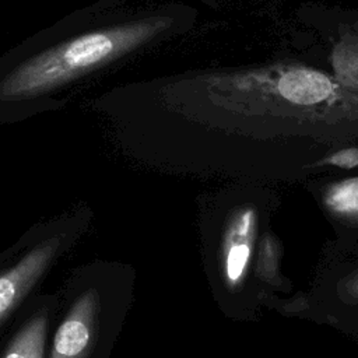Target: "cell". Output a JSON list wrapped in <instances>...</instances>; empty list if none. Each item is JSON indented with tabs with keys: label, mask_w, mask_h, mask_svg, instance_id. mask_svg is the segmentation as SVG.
Instances as JSON below:
<instances>
[{
	"label": "cell",
	"mask_w": 358,
	"mask_h": 358,
	"mask_svg": "<svg viewBox=\"0 0 358 358\" xmlns=\"http://www.w3.org/2000/svg\"><path fill=\"white\" fill-rule=\"evenodd\" d=\"M330 64L334 77L358 94V24L341 29L331 48Z\"/></svg>",
	"instance_id": "obj_8"
},
{
	"label": "cell",
	"mask_w": 358,
	"mask_h": 358,
	"mask_svg": "<svg viewBox=\"0 0 358 358\" xmlns=\"http://www.w3.org/2000/svg\"><path fill=\"white\" fill-rule=\"evenodd\" d=\"M133 278L129 266L109 262L74 271L48 358H109L130 306Z\"/></svg>",
	"instance_id": "obj_2"
},
{
	"label": "cell",
	"mask_w": 358,
	"mask_h": 358,
	"mask_svg": "<svg viewBox=\"0 0 358 358\" xmlns=\"http://www.w3.org/2000/svg\"><path fill=\"white\" fill-rule=\"evenodd\" d=\"M169 25V18L151 17L69 39L10 71L0 81V99L25 98L50 91L140 48Z\"/></svg>",
	"instance_id": "obj_3"
},
{
	"label": "cell",
	"mask_w": 358,
	"mask_h": 358,
	"mask_svg": "<svg viewBox=\"0 0 358 358\" xmlns=\"http://www.w3.org/2000/svg\"><path fill=\"white\" fill-rule=\"evenodd\" d=\"M284 315L358 337V238L326 245L309 287L291 296Z\"/></svg>",
	"instance_id": "obj_4"
},
{
	"label": "cell",
	"mask_w": 358,
	"mask_h": 358,
	"mask_svg": "<svg viewBox=\"0 0 358 358\" xmlns=\"http://www.w3.org/2000/svg\"><path fill=\"white\" fill-rule=\"evenodd\" d=\"M60 306L56 295H34L24 303V316L0 358H45L50 326Z\"/></svg>",
	"instance_id": "obj_7"
},
{
	"label": "cell",
	"mask_w": 358,
	"mask_h": 358,
	"mask_svg": "<svg viewBox=\"0 0 358 358\" xmlns=\"http://www.w3.org/2000/svg\"><path fill=\"white\" fill-rule=\"evenodd\" d=\"M303 185L336 239L358 238V173L319 175Z\"/></svg>",
	"instance_id": "obj_6"
},
{
	"label": "cell",
	"mask_w": 358,
	"mask_h": 358,
	"mask_svg": "<svg viewBox=\"0 0 358 358\" xmlns=\"http://www.w3.org/2000/svg\"><path fill=\"white\" fill-rule=\"evenodd\" d=\"M280 193L274 185L245 180L218 197L210 220V273L222 310L257 320L266 310L284 315L294 292L282 270L284 248L274 229Z\"/></svg>",
	"instance_id": "obj_1"
},
{
	"label": "cell",
	"mask_w": 358,
	"mask_h": 358,
	"mask_svg": "<svg viewBox=\"0 0 358 358\" xmlns=\"http://www.w3.org/2000/svg\"><path fill=\"white\" fill-rule=\"evenodd\" d=\"M84 218L69 217L42 228L27 250L0 271V327L22 308L32 289L73 243Z\"/></svg>",
	"instance_id": "obj_5"
}]
</instances>
